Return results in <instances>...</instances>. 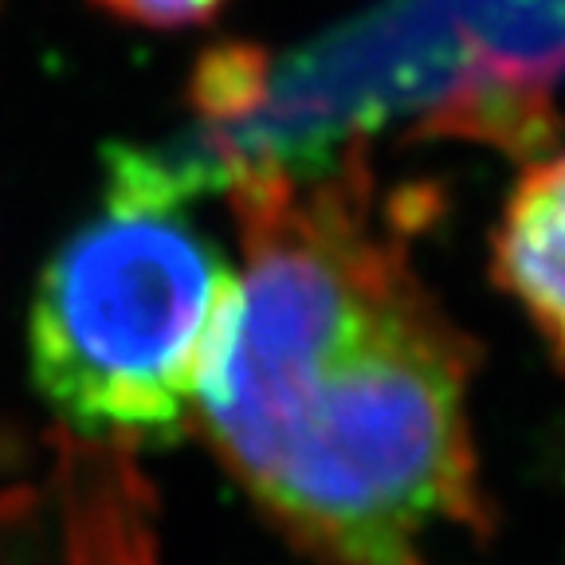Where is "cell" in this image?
I'll return each mask as SVG.
<instances>
[{"instance_id": "cell-1", "label": "cell", "mask_w": 565, "mask_h": 565, "mask_svg": "<svg viewBox=\"0 0 565 565\" xmlns=\"http://www.w3.org/2000/svg\"><path fill=\"white\" fill-rule=\"evenodd\" d=\"M244 264L196 424L315 565H440L487 534L471 433L476 342L413 264L428 216L365 169H232Z\"/></svg>"}, {"instance_id": "cell-2", "label": "cell", "mask_w": 565, "mask_h": 565, "mask_svg": "<svg viewBox=\"0 0 565 565\" xmlns=\"http://www.w3.org/2000/svg\"><path fill=\"white\" fill-rule=\"evenodd\" d=\"M189 193L181 169L126 158L98 216L35 282L32 381L83 440H173L193 416L236 264L193 221Z\"/></svg>"}, {"instance_id": "cell-3", "label": "cell", "mask_w": 565, "mask_h": 565, "mask_svg": "<svg viewBox=\"0 0 565 565\" xmlns=\"http://www.w3.org/2000/svg\"><path fill=\"white\" fill-rule=\"evenodd\" d=\"M494 282L565 370V150L530 161L491 239Z\"/></svg>"}, {"instance_id": "cell-4", "label": "cell", "mask_w": 565, "mask_h": 565, "mask_svg": "<svg viewBox=\"0 0 565 565\" xmlns=\"http://www.w3.org/2000/svg\"><path fill=\"white\" fill-rule=\"evenodd\" d=\"M95 4L138 28H166V32H173V28H193L212 20L228 0H95Z\"/></svg>"}]
</instances>
